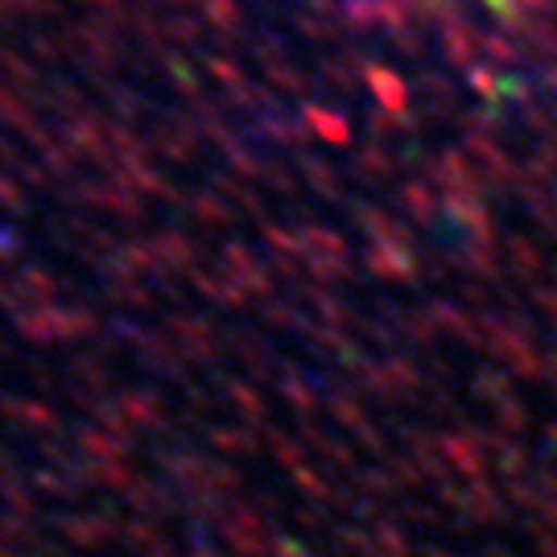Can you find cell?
I'll return each instance as SVG.
<instances>
[{"label":"cell","mask_w":557,"mask_h":557,"mask_svg":"<svg viewBox=\"0 0 557 557\" xmlns=\"http://www.w3.org/2000/svg\"><path fill=\"white\" fill-rule=\"evenodd\" d=\"M487 4H492V9H508V0H487Z\"/></svg>","instance_id":"1"}]
</instances>
